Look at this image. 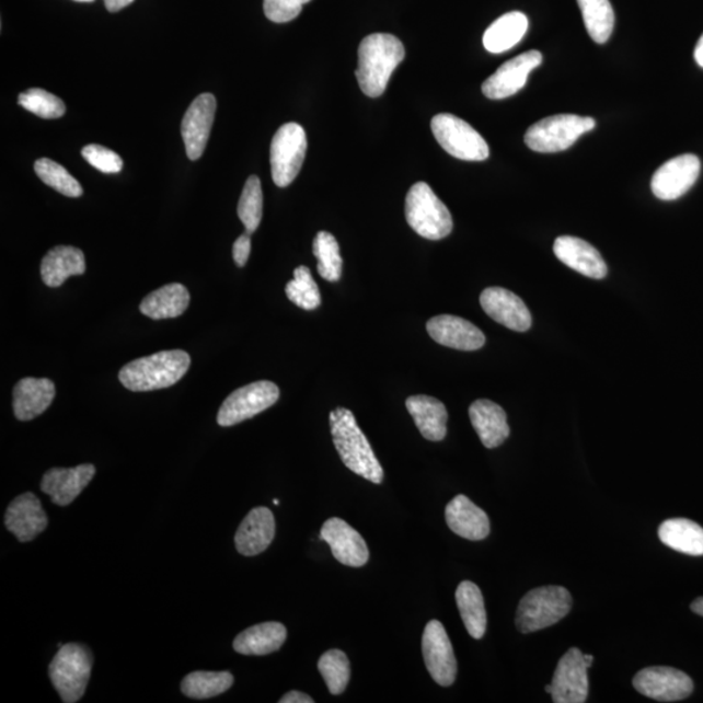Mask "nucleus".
Wrapping results in <instances>:
<instances>
[{"label":"nucleus","instance_id":"obj_1","mask_svg":"<svg viewBox=\"0 0 703 703\" xmlns=\"http://www.w3.org/2000/svg\"><path fill=\"white\" fill-rule=\"evenodd\" d=\"M405 58L402 41L392 34L376 33L358 47L356 78L365 95L378 99L385 92L392 73Z\"/></svg>","mask_w":703,"mask_h":703},{"label":"nucleus","instance_id":"obj_2","mask_svg":"<svg viewBox=\"0 0 703 703\" xmlns=\"http://www.w3.org/2000/svg\"><path fill=\"white\" fill-rule=\"evenodd\" d=\"M330 426L336 451L344 465L365 480L381 485L384 477L383 468L368 438L357 425L354 413L339 406L330 413Z\"/></svg>","mask_w":703,"mask_h":703},{"label":"nucleus","instance_id":"obj_3","mask_svg":"<svg viewBox=\"0 0 703 703\" xmlns=\"http://www.w3.org/2000/svg\"><path fill=\"white\" fill-rule=\"evenodd\" d=\"M189 367L187 352L163 350L128 362L119 371V379L124 388L134 392L168 389L181 381Z\"/></svg>","mask_w":703,"mask_h":703},{"label":"nucleus","instance_id":"obj_4","mask_svg":"<svg viewBox=\"0 0 703 703\" xmlns=\"http://www.w3.org/2000/svg\"><path fill=\"white\" fill-rule=\"evenodd\" d=\"M571 609L572 596L563 586L550 585L530 590L517 608V630L533 633L549 629L567 616Z\"/></svg>","mask_w":703,"mask_h":703},{"label":"nucleus","instance_id":"obj_5","mask_svg":"<svg viewBox=\"0 0 703 703\" xmlns=\"http://www.w3.org/2000/svg\"><path fill=\"white\" fill-rule=\"evenodd\" d=\"M405 218L411 229L427 240H442L453 229L450 210L424 182L413 185L406 195Z\"/></svg>","mask_w":703,"mask_h":703},{"label":"nucleus","instance_id":"obj_6","mask_svg":"<svg viewBox=\"0 0 703 703\" xmlns=\"http://www.w3.org/2000/svg\"><path fill=\"white\" fill-rule=\"evenodd\" d=\"M93 666L92 652L85 645H61L48 673L55 691L66 703L79 702L84 695Z\"/></svg>","mask_w":703,"mask_h":703},{"label":"nucleus","instance_id":"obj_7","mask_svg":"<svg viewBox=\"0 0 703 703\" xmlns=\"http://www.w3.org/2000/svg\"><path fill=\"white\" fill-rule=\"evenodd\" d=\"M596 128V120L588 116L563 114L546 117L527 130L526 143L537 153H560L580 137Z\"/></svg>","mask_w":703,"mask_h":703},{"label":"nucleus","instance_id":"obj_8","mask_svg":"<svg viewBox=\"0 0 703 703\" xmlns=\"http://www.w3.org/2000/svg\"><path fill=\"white\" fill-rule=\"evenodd\" d=\"M431 130L440 147L458 160L481 162L491 155V149L471 124L451 114L433 117Z\"/></svg>","mask_w":703,"mask_h":703},{"label":"nucleus","instance_id":"obj_9","mask_svg":"<svg viewBox=\"0 0 703 703\" xmlns=\"http://www.w3.org/2000/svg\"><path fill=\"white\" fill-rule=\"evenodd\" d=\"M308 141L304 128L287 123L275 134L270 148L272 175L280 188L291 185L306 161Z\"/></svg>","mask_w":703,"mask_h":703},{"label":"nucleus","instance_id":"obj_10","mask_svg":"<svg viewBox=\"0 0 703 703\" xmlns=\"http://www.w3.org/2000/svg\"><path fill=\"white\" fill-rule=\"evenodd\" d=\"M280 391L270 381H260L244 385L227 397L220 406L217 422L222 427H230L260 415L278 402Z\"/></svg>","mask_w":703,"mask_h":703},{"label":"nucleus","instance_id":"obj_11","mask_svg":"<svg viewBox=\"0 0 703 703\" xmlns=\"http://www.w3.org/2000/svg\"><path fill=\"white\" fill-rule=\"evenodd\" d=\"M595 657L572 647L556 666L551 698L555 703H584L589 694L588 670Z\"/></svg>","mask_w":703,"mask_h":703},{"label":"nucleus","instance_id":"obj_12","mask_svg":"<svg viewBox=\"0 0 703 703\" xmlns=\"http://www.w3.org/2000/svg\"><path fill=\"white\" fill-rule=\"evenodd\" d=\"M633 687L641 694L659 702H677L689 698L694 685L687 673L672 667H647L633 678Z\"/></svg>","mask_w":703,"mask_h":703},{"label":"nucleus","instance_id":"obj_13","mask_svg":"<svg viewBox=\"0 0 703 703\" xmlns=\"http://www.w3.org/2000/svg\"><path fill=\"white\" fill-rule=\"evenodd\" d=\"M424 660L430 677L440 687H450L457 680L458 661L442 623L431 620L423 634Z\"/></svg>","mask_w":703,"mask_h":703},{"label":"nucleus","instance_id":"obj_14","mask_svg":"<svg viewBox=\"0 0 703 703\" xmlns=\"http://www.w3.org/2000/svg\"><path fill=\"white\" fill-rule=\"evenodd\" d=\"M700 158L694 154H682L666 162L652 178L654 196L664 201H673L693 187L700 176Z\"/></svg>","mask_w":703,"mask_h":703},{"label":"nucleus","instance_id":"obj_15","mask_svg":"<svg viewBox=\"0 0 703 703\" xmlns=\"http://www.w3.org/2000/svg\"><path fill=\"white\" fill-rule=\"evenodd\" d=\"M542 54L530 50L506 61L484 84L482 93L488 100H505L519 93L526 87L530 72L542 65Z\"/></svg>","mask_w":703,"mask_h":703},{"label":"nucleus","instance_id":"obj_16","mask_svg":"<svg viewBox=\"0 0 703 703\" xmlns=\"http://www.w3.org/2000/svg\"><path fill=\"white\" fill-rule=\"evenodd\" d=\"M217 100L210 93L198 95L185 113L182 122V136L185 151L191 161L203 157L208 145L214 117H216Z\"/></svg>","mask_w":703,"mask_h":703},{"label":"nucleus","instance_id":"obj_17","mask_svg":"<svg viewBox=\"0 0 703 703\" xmlns=\"http://www.w3.org/2000/svg\"><path fill=\"white\" fill-rule=\"evenodd\" d=\"M481 307L495 322L517 333L532 327V314L519 296L506 288L491 287L481 293Z\"/></svg>","mask_w":703,"mask_h":703},{"label":"nucleus","instance_id":"obj_18","mask_svg":"<svg viewBox=\"0 0 703 703\" xmlns=\"http://www.w3.org/2000/svg\"><path fill=\"white\" fill-rule=\"evenodd\" d=\"M320 539L329 544L335 560L348 567H364L369 561L368 544L361 534L337 517L323 523Z\"/></svg>","mask_w":703,"mask_h":703},{"label":"nucleus","instance_id":"obj_19","mask_svg":"<svg viewBox=\"0 0 703 703\" xmlns=\"http://www.w3.org/2000/svg\"><path fill=\"white\" fill-rule=\"evenodd\" d=\"M427 333L434 342L459 350H477L485 346L484 333L472 322L457 315L434 316L426 323Z\"/></svg>","mask_w":703,"mask_h":703},{"label":"nucleus","instance_id":"obj_20","mask_svg":"<svg viewBox=\"0 0 703 703\" xmlns=\"http://www.w3.org/2000/svg\"><path fill=\"white\" fill-rule=\"evenodd\" d=\"M5 528L20 542H31L48 526L43 505L33 493H25L11 502L4 517Z\"/></svg>","mask_w":703,"mask_h":703},{"label":"nucleus","instance_id":"obj_21","mask_svg":"<svg viewBox=\"0 0 703 703\" xmlns=\"http://www.w3.org/2000/svg\"><path fill=\"white\" fill-rule=\"evenodd\" d=\"M95 474L93 464H82L74 468H53L41 482L43 492L50 496L53 503L60 507L71 503L91 484Z\"/></svg>","mask_w":703,"mask_h":703},{"label":"nucleus","instance_id":"obj_22","mask_svg":"<svg viewBox=\"0 0 703 703\" xmlns=\"http://www.w3.org/2000/svg\"><path fill=\"white\" fill-rule=\"evenodd\" d=\"M554 253L564 265L585 275V277L603 279L608 275V265H606L601 253L583 239L557 238L554 243Z\"/></svg>","mask_w":703,"mask_h":703},{"label":"nucleus","instance_id":"obj_23","mask_svg":"<svg viewBox=\"0 0 703 703\" xmlns=\"http://www.w3.org/2000/svg\"><path fill=\"white\" fill-rule=\"evenodd\" d=\"M446 521L454 534L469 541H482L491 534L488 516L465 495L454 496L448 503Z\"/></svg>","mask_w":703,"mask_h":703},{"label":"nucleus","instance_id":"obj_24","mask_svg":"<svg viewBox=\"0 0 703 703\" xmlns=\"http://www.w3.org/2000/svg\"><path fill=\"white\" fill-rule=\"evenodd\" d=\"M275 537V517L270 509H252L240 523L234 544L241 555L256 556L270 546Z\"/></svg>","mask_w":703,"mask_h":703},{"label":"nucleus","instance_id":"obj_25","mask_svg":"<svg viewBox=\"0 0 703 703\" xmlns=\"http://www.w3.org/2000/svg\"><path fill=\"white\" fill-rule=\"evenodd\" d=\"M55 384L46 378H24L13 389V412L20 422H31L51 405Z\"/></svg>","mask_w":703,"mask_h":703},{"label":"nucleus","instance_id":"obj_26","mask_svg":"<svg viewBox=\"0 0 703 703\" xmlns=\"http://www.w3.org/2000/svg\"><path fill=\"white\" fill-rule=\"evenodd\" d=\"M469 417L482 445L491 450L505 443L511 433L505 410L491 400L482 399L474 402L469 408Z\"/></svg>","mask_w":703,"mask_h":703},{"label":"nucleus","instance_id":"obj_27","mask_svg":"<svg viewBox=\"0 0 703 703\" xmlns=\"http://www.w3.org/2000/svg\"><path fill=\"white\" fill-rule=\"evenodd\" d=\"M405 405L425 439L440 442L446 438L448 413L442 402L436 397L416 395L406 399Z\"/></svg>","mask_w":703,"mask_h":703},{"label":"nucleus","instance_id":"obj_28","mask_svg":"<svg viewBox=\"0 0 703 703\" xmlns=\"http://www.w3.org/2000/svg\"><path fill=\"white\" fill-rule=\"evenodd\" d=\"M87 270L85 256L78 247L59 245L46 254L41 264V277L47 287L58 288L73 277Z\"/></svg>","mask_w":703,"mask_h":703},{"label":"nucleus","instance_id":"obj_29","mask_svg":"<svg viewBox=\"0 0 703 703\" xmlns=\"http://www.w3.org/2000/svg\"><path fill=\"white\" fill-rule=\"evenodd\" d=\"M286 639L285 625L277 622L262 623L241 632L233 641V649L243 656H267L280 650Z\"/></svg>","mask_w":703,"mask_h":703},{"label":"nucleus","instance_id":"obj_30","mask_svg":"<svg viewBox=\"0 0 703 703\" xmlns=\"http://www.w3.org/2000/svg\"><path fill=\"white\" fill-rule=\"evenodd\" d=\"M189 301L188 289L181 283H171L149 293L142 300L140 310L151 320L176 319L188 309Z\"/></svg>","mask_w":703,"mask_h":703},{"label":"nucleus","instance_id":"obj_31","mask_svg":"<svg viewBox=\"0 0 703 703\" xmlns=\"http://www.w3.org/2000/svg\"><path fill=\"white\" fill-rule=\"evenodd\" d=\"M529 20L522 12H508L494 22L484 34L488 53L502 54L511 50L526 36Z\"/></svg>","mask_w":703,"mask_h":703},{"label":"nucleus","instance_id":"obj_32","mask_svg":"<svg viewBox=\"0 0 703 703\" xmlns=\"http://www.w3.org/2000/svg\"><path fill=\"white\" fill-rule=\"evenodd\" d=\"M659 540L678 553L703 555V528L692 520L670 519L659 527Z\"/></svg>","mask_w":703,"mask_h":703},{"label":"nucleus","instance_id":"obj_33","mask_svg":"<svg viewBox=\"0 0 703 703\" xmlns=\"http://www.w3.org/2000/svg\"><path fill=\"white\" fill-rule=\"evenodd\" d=\"M457 603L468 633L475 639L484 637L487 615L484 596L479 586L472 581L461 583L457 590Z\"/></svg>","mask_w":703,"mask_h":703},{"label":"nucleus","instance_id":"obj_34","mask_svg":"<svg viewBox=\"0 0 703 703\" xmlns=\"http://www.w3.org/2000/svg\"><path fill=\"white\" fill-rule=\"evenodd\" d=\"M577 3L590 38L599 45L608 43L615 25V13L610 0H577Z\"/></svg>","mask_w":703,"mask_h":703},{"label":"nucleus","instance_id":"obj_35","mask_svg":"<svg viewBox=\"0 0 703 703\" xmlns=\"http://www.w3.org/2000/svg\"><path fill=\"white\" fill-rule=\"evenodd\" d=\"M233 681V675L229 671H196L183 679L182 692L189 699L208 700L229 691Z\"/></svg>","mask_w":703,"mask_h":703},{"label":"nucleus","instance_id":"obj_36","mask_svg":"<svg viewBox=\"0 0 703 703\" xmlns=\"http://www.w3.org/2000/svg\"><path fill=\"white\" fill-rule=\"evenodd\" d=\"M313 253L319 260L316 270L327 281H337L342 277L343 260L341 247L334 234L321 231L313 241Z\"/></svg>","mask_w":703,"mask_h":703},{"label":"nucleus","instance_id":"obj_37","mask_svg":"<svg viewBox=\"0 0 703 703\" xmlns=\"http://www.w3.org/2000/svg\"><path fill=\"white\" fill-rule=\"evenodd\" d=\"M319 671L331 694L339 695L346 691L350 680V665L346 653L333 649L323 654L319 660Z\"/></svg>","mask_w":703,"mask_h":703},{"label":"nucleus","instance_id":"obj_38","mask_svg":"<svg viewBox=\"0 0 703 703\" xmlns=\"http://www.w3.org/2000/svg\"><path fill=\"white\" fill-rule=\"evenodd\" d=\"M262 212H264V195H262L261 181L258 176L252 175L244 185L238 206V216L247 233L257 231Z\"/></svg>","mask_w":703,"mask_h":703},{"label":"nucleus","instance_id":"obj_39","mask_svg":"<svg viewBox=\"0 0 703 703\" xmlns=\"http://www.w3.org/2000/svg\"><path fill=\"white\" fill-rule=\"evenodd\" d=\"M34 171H36L41 181L48 185V187L61 193V195L72 198L82 196L80 183L76 181L64 165L43 158V160L34 163Z\"/></svg>","mask_w":703,"mask_h":703},{"label":"nucleus","instance_id":"obj_40","mask_svg":"<svg viewBox=\"0 0 703 703\" xmlns=\"http://www.w3.org/2000/svg\"><path fill=\"white\" fill-rule=\"evenodd\" d=\"M295 279L286 286V295L289 300L304 310H314L321 306V293L319 285L312 277L307 266L296 268Z\"/></svg>","mask_w":703,"mask_h":703},{"label":"nucleus","instance_id":"obj_41","mask_svg":"<svg viewBox=\"0 0 703 703\" xmlns=\"http://www.w3.org/2000/svg\"><path fill=\"white\" fill-rule=\"evenodd\" d=\"M18 103L26 112L43 117V119H58V117L66 114L65 102L59 96L39 88H33L30 91L20 93Z\"/></svg>","mask_w":703,"mask_h":703},{"label":"nucleus","instance_id":"obj_42","mask_svg":"<svg viewBox=\"0 0 703 703\" xmlns=\"http://www.w3.org/2000/svg\"><path fill=\"white\" fill-rule=\"evenodd\" d=\"M84 160L92 164L94 169L100 170L103 174H117L123 169V160L115 151L110 150L101 145H88L81 151Z\"/></svg>","mask_w":703,"mask_h":703},{"label":"nucleus","instance_id":"obj_43","mask_svg":"<svg viewBox=\"0 0 703 703\" xmlns=\"http://www.w3.org/2000/svg\"><path fill=\"white\" fill-rule=\"evenodd\" d=\"M310 0H264L265 15L273 23H288L298 18Z\"/></svg>","mask_w":703,"mask_h":703},{"label":"nucleus","instance_id":"obj_44","mask_svg":"<svg viewBox=\"0 0 703 703\" xmlns=\"http://www.w3.org/2000/svg\"><path fill=\"white\" fill-rule=\"evenodd\" d=\"M252 250L251 233L241 234V237L234 241L233 244V260L237 262L239 267L246 265L247 258H250Z\"/></svg>","mask_w":703,"mask_h":703},{"label":"nucleus","instance_id":"obj_45","mask_svg":"<svg viewBox=\"0 0 703 703\" xmlns=\"http://www.w3.org/2000/svg\"><path fill=\"white\" fill-rule=\"evenodd\" d=\"M279 702L280 703H314V700L306 693H302L299 691H292L283 695Z\"/></svg>","mask_w":703,"mask_h":703},{"label":"nucleus","instance_id":"obj_46","mask_svg":"<svg viewBox=\"0 0 703 703\" xmlns=\"http://www.w3.org/2000/svg\"><path fill=\"white\" fill-rule=\"evenodd\" d=\"M135 0H105L106 10L108 12H119L123 9H126L129 4H132Z\"/></svg>","mask_w":703,"mask_h":703},{"label":"nucleus","instance_id":"obj_47","mask_svg":"<svg viewBox=\"0 0 703 703\" xmlns=\"http://www.w3.org/2000/svg\"><path fill=\"white\" fill-rule=\"evenodd\" d=\"M694 59L698 61V65L703 68V34L698 45H695Z\"/></svg>","mask_w":703,"mask_h":703},{"label":"nucleus","instance_id":"obj_48","mask_svg":"<svg viewBox=\"0 0 703 703\" xmlns=\"http://www.w3.org/2000/svg\"><path fill=\"white\" fill-rule=\"evenodd\" d=\"M692 611L703 618V598L695 599L692 603Z\"/></svg>","mask_w":703,"mask_h":703},{"label":"nucleus","instance_id":"obj_49","mask_svg":"<svg viewBox=\"0 0 703 703\" xmlns=\"http://www.w3.org/2000/svg\"><path fill=\"white\" fill-rule=\"evenodd\" d=\"M544 691H546L550 694L553 693V685H551V684L546 685V688H544Z\"/></svg>","mask_w":703,"mask_h":703},{"label":"nucleus","instance_id":"obj_50","mask_svg":"<svg viewBox=\"0 0 703 703\" xmlns=\"http://www.w3.org/2000/svg\"><path fill=\"white\" fill-rule=\"evenodd\" d=\"M76 2L91 3L94 2V0H76Z\"/></svg>","mask_w":703,"mask_h":703},{"label":"nucleus","instance_id":"obj_51","mask_svg":"<svg viewBox=\"0 0 703 703\" xmlns=\"http://www.w3.org/2000/svg\"><path fill=\"white\" fill-rule=\"evenodd\" d=\"M274 505L275 506H279V500L278 499H274Z\"/></svg>","mask_w":703,"mask_h":703}]
</instances>
